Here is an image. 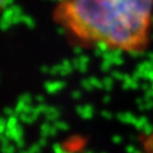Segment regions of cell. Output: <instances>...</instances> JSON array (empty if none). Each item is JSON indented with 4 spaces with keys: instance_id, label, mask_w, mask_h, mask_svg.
Wrapping results in <instances>:
<instances>
[{
    "instance_id": "1",
    "label": "cell",
    "mask_w": 153,
    "mask_h": 153,
    "mask_svg": "<svg viewBox=\"0 0 153 153\" xmlns=\"http://www.w3.org/2000/svg\"><path fill=\"white\" fill-rule=\"evenodd\" d=\"M52 19L81 45L140 53L151 41L153 0H58Z\"/></svg>"
},
{
    "instance_id": "2",
    "label": "cell",
    "mask_w": 153,
    "mask_h": 153,
    "mask_svg": "<svg viewBox=\"0 0 153 153\" xmlns=\"http://www.w3.org/2000/svg\"><path fill=\"white\" fill-rule=\"evenodd\" d=\"M8 1H9V0H0V11L5 8L6 5L8 4Z\"/></svg>"
}]
</instances>
